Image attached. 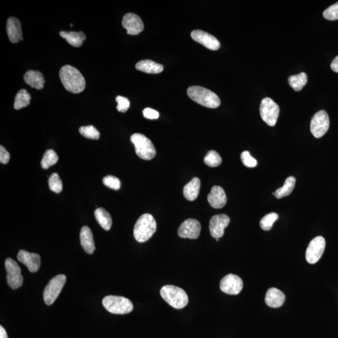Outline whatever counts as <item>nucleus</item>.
I'll use <instances>...</instances> for the list:
<instances>
[{
  "label": "nucleus",
  "instance_id": "f8f14e48",
  "mask_svg": "<svg viewBox=\"0 0 338 338\" xmlns=\"http://www.w3.org/2000/svg\"><path fill=\"white\" fill-rule=\"evenodd\" d=\"M242 288V280L237 275L228 274L220 280V289L224 293L237 295L240 293Z\"/></svg>",
  "mask_w": 338,
  "mask_h": 338
},
{
  "label": "nucleus",
  "instance_id": "2f4dec72",
  "mask_svg": "<svg viewBox=\"0 0 338 338\" xmlns=\"http://www.w3.org/2000/svg\"><path fill=\"white\" fill-rule=\"evenodd\" d=\"M48 185L51 191L57 194L61 193L63 189V183L59 175L53 173L51 175L48 179Z\"/></svg>",
  "mask_w": 338,
  "mask_h": 338
},
{
  "label": "nucleus",
  "instance_id": "1a4fd4ad",
  "mask_svg": "<svg viewBox=\"0 0 338 338\" xmlns=\"http://www.w3.org/2000/svg\"><path fill=\"white\" fill-rule=\"evenodd\" d=\"M5 268L7 273L8 285L12 289L21 287L24 283V277L18 264L12 259L7 258L5 260Z\"/></svg>",
  "mask_w": 338,
  "mask_h": 338
},
{
  "label": "nucleus",
  "instance_id": "4c0bfd02",
  "mask_svg": "<svg viewBox=\"0 0 338 338\" xmlns=\"http://www.w3.org/2000/svg\"><path fill=\"white\" fill-rule=\"evenodd\" d=\"M116 102H117V109L120 112H126L130 107V103L128 99L122 96H117L116 97Z\"/></svg>",
  "mask_w": 338,
  "mask_h": 338
},
{
  "label": "nucleus",
  "instance_id": "a878e982",
  "mask_svg": "<svg viewBox=\"0 0 338 338\" xmlns=\"http://www.w3.org/2000/svg\"><path fill=\"white\" fill-rule=\"evenodd\" d=\"M95 217L99 224L105 231H109L112 225V219L110 214L105 209H97L94 213Z\"/></svg>",
  "mask_w": 338,
  "mask_h": 338
},
{
  "label": "nucleus",
  "instance_id": "6ab92c4d",
  "mask_svg": "<svg viewBox=\"0 0 338 338\" xmlns=\"http://www.w3.org/2000/svg\"><path fill=\"white\" fill-rule=\"evenodd\" d=\"M7 31L8 38L13 44H16L20 40H24L22 36L21 23L15 17H11L7 20Z\"/></svg>",
  "mask_w": 338,
  "mask_h": 338
},
{
  "label": "nucleus",
  "instance_id": "9d476101",
  "mask_svg": "<svg viewBox=\"0 0 338 338\" xmlns=\"http://www.w3.org/2000/svg\"><path fill=\"white\" fill-rule=\"evenodd\" d=\"M329 127L328 114L325 110H320L314 114L311 122V132L314 137L321 138L327 133Z\"/></svg>",
  "mask_w": 338,
  "mask_h": 338
},
{
  "label": "nucleus",
  "instance_id": "c9c22d12",
  "mask_svg": "<svg viewBox=\"0 0 338 338\" xmlns=\"http://www.w3.org/2000/svg\"><path fill=\"white\" fill-rule=\"evenodd\" d=\"M323 16L325 19L331 21L338 20V2L331 5L324 11Z\"/></svg>",
  "mask_w": 338,
  "mask_h": 338
},
{
  "label": "nucleus",
  "instance_id": "393cba45",
  "mask_svg": "<svg viewBox=\"0 0 338 338\" xmlns=\"http://www.w3.org/2000/svg\"><path fill=\"white\" fill-rule=\"evenodd\" d=\"M60 35L74 47H81L83 42L86 39V36L82 31L76 32V31H62L60 32Z\"/></svg>",
  "mask_w": 338,
  "mask_h": 338
},
{
  "label": "nucleus",
  "instance_id": "dca6fc26",
  "mask_svg": "<svg viewBox=\"0 0 338 338\" xmlns=\"http://www.w3.org/2000/svg\"><path fill=\"white\" fill-rule=\"evenodd\" d=\"M191 37L194 41L204 46L208 49L217 50L220 48V45L219 40L205 31L199 30H194L192 31Z\"/></svg>",
  "mask_w": 338,
  "mask_h": 338
},
{
  "label": "nucleus",
  "instance_id": "9b49d317",
  "mask_svg": "<svg viewBox=\"0 0 338 338\" xmlns=\"http://www.w3.org/2000/svg\"><path fill=\"white\" fill-rule=\"evenodd\" d=\"M326 247L325 239L322 236L315 237L309 243L306 253V258L308 262L313 265L322 257Z\"/></svg>",
  "mask_w": 338,
  "mask_h": 338
},
{
  "label": "nucleus",
  "instance_id": "a19ab883",
  "mask_svg": "<svg viewBox=\"0 0 338 338\" xmlns=\"http://www.w3.org/2000/svg\"><path fill=\"white\" fill-rule=\"evenodd\" d=\"M331 68L332 70L335 72L338 73V56L334 58L331 64Z\"/></svg>",
  "mask_w": 338,
  "mask_h": 338
},
{
  "label": "nucleus",
  "instance_id": "37998d69",
  "mask_svg": "<svg viewBox=\"0 0 338 338\" xmlns=\"http://www.w3.org/2000/svg\"><path fill=\"white\" fill-rule=\"evenodd\" d=\"M217 241H219V239H216Z\"/></svg>",
  "mask_w": 338,
  "mask_h": 338
},
{
  "label": "nucleus",
  "instance_id": "a211bd4d",
  "mask_svg": "<svg viewBox=\"0 0 338 338\" xmlns=\"http://www.w3.org/2000/svg\"><path fill=\"white\" fill-rule=\"evenodd\" d=\"M209 204L214 209L224 208L227 203V197L224 189L220 186L215 185L211 189L208 196Z\"/></svg>",
  "mask_w": 338,
  "mask_h": 338
},
{
  "label": "nucleus",
  "instance_id": "c756f323",
  "mask_svg": "<svg viewBox=\"0 0 338 338\" xmlns=\"http://www.w3.org/2000/svg\"><path fill=\"white\" fill-rule=\"evenodd\" d=\"M59 161V156L53 150H47L45 152L41 162L43 168L48 169L51 166L57 164Z\"/></svg>",
  "mask_w": 338,
  "mask_h": 338
},
{
  "label": "nucleus",
  "instance_id": "58836bf2",
  "mask_svg": "<svg viewBox=\"0 0 338 338\" xmlns=\"http://www.w3.org/2000/svg\"><path fill=\"white\" fill-rule=\"evenodd\" d=\"M10 159V155L8 152L6 150L4 146H0V162L2 164H7L9 162Z\"/></svg>",
  "mask_w": 338,
  "mask_h": 338
},
{
  "label": "nucleus",
  "instance_id": "f03ea898",
  "mask_svg": "<svg viewBox=\"0 0 338 338\" xmlns=\"http://www.w3.org/2000/svg\"><path fill=\"white\" fill-rule=\"evenodd\" d=\"M157 230V223L150 214H144L140 216L135 224L134 236L139 242L149 240Z\"/></svg>",
  "mask_w": 338,
  "mask_h": 338
},
{
  "label": "nucleus",
  "instance_id": "412c9836",
  "mask_svg": "<svg viewBox=\"0 0 338 338\" xmlns=\"http://www.w3.org/2000/svg\"><path fill=\"white\" fill-rule=\"evenodd\" d=\"M266 303L271 308H279L285 302V295L277 288L268 289L265 297Z\"/></svg>",
  "mask_w": 338,
  "mask_h": 338
},
{
  "label": "nucleus",
  "instance_id": "72a5a7b5",
  "mask_svg": "<svg viewBox=\"0 0 338 338\" xmlns=\"http://www.w3.org/2000/svg\"><path fill=\"white\" fill-rule=\"evenodd\" d=\"M79 133L86 138L98 140L100 138V133L93 125L84 126L79 128Z\"/></svg>",
  "mask_w": 338,
  "mask_h": 338
},
{
  "label": "nucleus",
  "instance_id": "4468645a",
  "mask_svg": "<svg viewBox=\"0 0 338 338\" xmlns=\"http://www.w3.org/2000/svg\"><path fill=\"white\" fill-rule=\"evenodd\" d=\"M201 225L198 220L188 219L183 222L178 229V235L182 238L196 239L198 238Z\"/></svg>",
  "mask_w": 338,
  "mask_h": 338
},
{
  "label": "nucleus",
  "instance_id": "0eeeda50",
  "mask_svg": "<svg viewBox=\"0 0 338 338\" xmlns=\"http://www.w3.org/2000/svg\"><path fill=\"white\" fill-rule=\"evenodd\" d=\"M67 280L64 274L57 275L50 280L44 292V299L46 305L50 306L55 302L61 293Z\"/></svg>",
  "mask_w": 338,
  "mask_h": 338
},
{
  "label": "nucleus",
  "instance_id": "e433bc0d",
  "mask_svg": "<svg viewBox=\"0 0 338 338\" xmlns=\"http://www.w3.org/2000/svg\"><path fill=\"white\" fill-rule=\"evenodd\" d=\"M240 158H241L243 164H244L246 167L254 168L256 167V165H257V160L251 156L250 153H249L248 151L243 152L241 155H240Z\"/></svg>",
  "mask_w": 338,
  "mask_h": 338
},
{
  "label": "nucleus",
  "instance_id": "b1692460",
  "mask_svg": "<svg viewBox=\"0 0 338 338\" xmlns=\"http://www.w3.org/2000/svg\"><path fill=\"white\" fill-rule=\"evenodd\" d=\"M137 70L142 72L150 74H158L164 70V67L161 64L152 61L150 60H144L140 61L136 65Z\"/></svg>",
  "mask_w": 338,
  "mask_h": 338
},
{
  "label": "nucleus",
  "instance_id": "4be33fe9",
  "mask_svg": "<svg viewBox=\"0 0 338 338\" xmlns=\"http://www.w3.org/2000/svg\"><path fill=\"white\" fill-rule=\"evenodd\" d=\"M24 80L26 84L31 87L41 90L44 87L45 79L44 76L39 71L29 70L25 73Z\"/></svg>",
  "mask_w": 338,
  "mask_h": 338
},
{
  "label": "nucleus",
  "instance_id": "f704fd0d",
  "mask_svg": "<svg viewBox=\"0 0 338 338\" xmlns=\"http://www.w3.org/2000/svg\"><path fill=\"white\" fill-rule=\"evenodd\" d=\"M103 183L107 187L114 190H119L121 186L120 180L117 177L113 176H107L103 179Z\"/></svg>",
  "mask_w": 338,
  "mask_h": 338
},
{
  "label": "nucleus",
  "instance_id": "423d86ee",
  "mask_svg": "<svg viewBox=\"0 0 338 338\" xmlns=\"http://www.w3.org/2000/svg\"><path fill=\"white\" fill-rule=\"evenodd\" d=\"M104 307L108 312L116 314H125L133 311V303L125 297L107 296L102 300Z\"/></svg>",
  "mask_w": 338,
  "mask_h": 338
},
{
  "label": "nucleus",
  "instance_id": "f257e3e1",
  "mask_svg": "<svg viewBox=\"0 0 338 338\" xmlns=\"http://www.w3.org/2000/svg\"><path fill=\"white\" fill-rule=\"evenodd\" d=\"M60 78L65 89L73 93H79L85 90L86 82L84 76L72 66H64L60 71Z\"/></svg>",
  "mask_w": 338,
  "mask_h": 338
},
{
  "label": "nucleus",
  "instance_id": "aec40b11",
  "mask_svg": "<svg viewBox=\"0 0 338 338\" xmlns=\"http://www.w3.org/2000/svg\"><path fill=\"white\" fill-rule=\"evenodd\" d=\"M80 239L82 247L86 253L92 254L96 250V246H95L93 234L87 226H84L82 228L80 234Z\"/></svg>",
  "mask_w": 338,
  "mask_h": 338
},
{
  "label": "nucleus",
  "instance_id": "39448f33",
  "mask_svg": "<svg viewBox=\"0 0 338 338\" xmlns=\"http://www.w3.org/2000/svg\"><path fill=\"white\" fill-rule=\"evenodd\" d=\"M131 142L135 146L136 154L140 159L150 160L154 158L156 150L151 140L141 134H134L130 137Z\"/></svg>",
  "mask_w": 338,
  "mask_h": 338
},
{
  "label": "nucleus",
  "instance_id": "7c9ffc66",
  "mask_svg": "<svg viewBox=\"0 0 338 338\" xmlns=\"http://www.w3.org/2000/svg\"><path fill=\"white\" fill-rule=\"evenodd\" d=\"M204 162L209 167H216L222 164V158L216 151H211L204 157Z\"/></svg>",
  "mask_w": 338,
  "mask_h": 338
},
{
  "label": "nucleus",
  "instance_id": "c85d7f7f",
  "mask_svg": "<svg viewBox=\"0 0 338 338\" xmlns=\"http://www.w3.org/2000/svg\"><path fill=\"white\" fill-rule=\"evenodd\" d=\"M30 100L31 96L27 90L25 89L20 90L15 97L14 108L16 110H20L27 107L30 104Z\"/></svg>",
  "mask_w": 338,
  "mask_h": 338
},
{
  "label": "nucleus",
  "instance_id": "79ce46f5",
  "mask_svg": "<svg viewBox=\"0 0 338 338\" xmlns=\"http://www.w3.org/2000/svg\"><path fill=\"white\" fill-rule=\"evenodd\" d=\"M0 338H8L7 332L2 326H0Z\"/></svg>",
  "mask_w": 338,
  "mask_h": 338
},
{
  "label": "nucleus",
  "instance_id": "6e6552de",
  "mask_svg": "<svg viewBox=\"0 0 338 338\" xmlns=\"http://www.w3.org/2000/svg\"><path fill=\"white\" fill-rule=\"evenodd\" d=\"M260 114L263 121L271 127L276 124L279 115V105L270 98L262 99L260 105Z\"/></svg>",
  "mask_w": 338,
  "mask_h": 338
},
{
  "label": "nucleus",
  "instance_id": "5701e85b",
  "mask_svg": "<svg viewBox=\"0 0 338 338\" xmlns=\"http://www.w3.org/2000/svg\"><path fill=\"white\" fill-rule=\"evenodd\" d=\"M200 187V180L197 177H194L183 189V194L185 198L189 201H193L199 196Z\"/></svg>",
  "mask_w": 338,
  "mask_h": 338
},
{
  "label": "nucleus",
  "instance_id": "2eb2a0df",
  "mask_svg": "<svg viewBox=\"0 0 338 338\" xmlns=\"http://www.w3.org/2000/svg\"><path fill=\"white\" fill-rule=\"evenodd\" d=\"M122 26L130 35H139L144 29V25L140 17L133 13L126 14L122 20Z\"/></svg>",
  "mask_w": 338,
  "mask_h": 338
},
{
  "label": "nucleus",
  "instance_id": "f3484780",
  "mask_svg": "<svg viewBox=\"0 0 338 338\" xmlns=\"http://www.w3.org/2000/svg\"><path fill=\"white\" fill-rule=\"evenodd\" d=\"M17 259L27 266L31 273H36L41 265V258L39 254L28 253L25 250H20L18 252Z\"/></svg>",
  "mask_w": 338,
  "mask_h": 338
},
{
  "label": "nucleus",
  "instance_id": "7ed1b4c3",
  "mask_svg": "<svg viewBox=\"0 0 338 338\" xmlns=\"http://www.w3.org/2000/svg\"><path fill=\"white\" fill-rule=\"evenodd\" d=\"M187 95L193 101L205 107L216 108L220 105L219 97L216 93L200 86L189 87Z\"/></svg>",
  "mask_w": 338,
  "mask_h": 338
},
{
  "label": "nucleus",
  "instance_id": "bb28decb",
  "mask_svg": "<svg viewBox=\"0 0 338 338\" xmlns=\"http://www.w3.org/2000/svg\"><path fill=\"white\" fill-rule=\"evenodd\" d=\"M295 184H296V179L293 176L289 177L285 180L283 187L277 189L273 194L277 199H281L284 197L288 196L293 191Z\"/></svg>",
  "mask_w": 338,
  "mask_h": 338
},
{
  "label": "nucleus",
  "instance_id": "20e7f679",
  "mask_svg": "<svg viewBox=\"0 0 338 338\" xmlns=\"http://www.w3.org/2000/svg\"><path fill=\"white\" fill-rule=\"evenodd\" d=\"M160 293L162 298L174 308H184L189 303L187 293L177 286L165 285L160 289Z\"/></svg>",
  "mask_w": 338,
  "mask_h": 338
},
{
  "label": "nucleus",
  "instance_id": "cd10ccee",
  "mask_svg": "<svg viewBox=\"0 0 338 338\" xmlns=\"http://www.w3.org/2000/svg\"><path fill=\"white\" fill-rule=\"evenodd\" d=\"M289 84L295 91H300L307 84L308 76L305 73H300L298 75L289 77Z\"/></svg>",
  "mask_w": 338,
  "mask_h": 338
},
{
  "label": "nucleus",
  "instance_id": "473e14b6",
  "mask_svg": "<svg viewBox=\"0 0 338 338\" xmlns=\"http://www.w3.org/2000/svg\"><path fill=\"white\" fill-rule=\"evenodd\" d=\"M278 215L275 213H269L263 217L260 221V228L265 231L271 230L273 224L278 219Z\"/></svg>",
  "mask_w": 338,
  "mask_h": 338
},
{
  "label": "nucleus",
  "instance_id": "ddd939ff",
  "mask_svg": "<svg viewBox=\"0 0 338 338\" xmlns=\"http://www.w3.org/2000/svg\"><path fill=\"white\" fill-rule=\"evenodd\" d=\"M230 223V218L226 214L215 215L209 222V230L211 236L215 239H219L224 236V229Z\"/></svg>",
  "mask_w": 338,
  "mask_h": 338
},
{
  "label": "nucleus",
  "instance_id": "ea45409f",
  "mask_svg": "<svg viewBox=\"0 0 338 338\" xmlns=\"http://www.w3.org/2000/svg\"><path fill=\"white\" fill-rule=\"evenodd\" d=\"M143 114L145 118L154 120L157 119L159 117V113L156 110L152 109L151 108H146L143 111Z\"/></svg>",
  "mask_w": 338,
  "mask_h": 338
},
{
  "label": "nucleus",
  "instance_id": "c03bdc74",
  "mask_svg": "<svg viewBox=\"0 0 338 338\" xmlns=\"http://www.w3.org/2000/svg\"><path fill=\"white\" fill-rule=\"evenodd\" d=\"M70 26H71V27H73V24H71Z\"/></svg>",
  "mask_w": 338,
  "mask_h": 338
}]
</instances>
